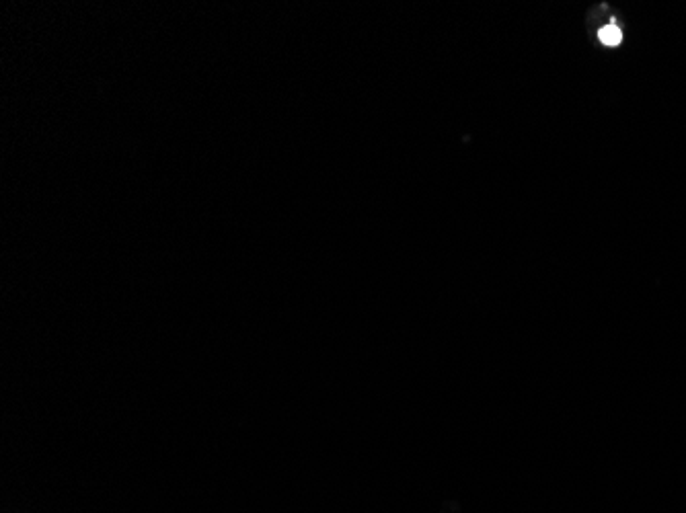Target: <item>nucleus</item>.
<instances>
[{
	"label": "nucleus",
	"mask_w": 686,
	"mask_h": 513,
	"mask_svg": "<svg viewBox=\"0 0 686 513\" xmlns=\"http://www.w3.org/2000/svg\"><path fill=\"white\" fill-rule=\"evenodd\" d=\"M621 39H623V33H621V29L617 25H606L604 29H600V42L604 46L615 48V46L621 44Z\"/></svg>",
	"instance_id": "obj_1"
}]
</instances>
